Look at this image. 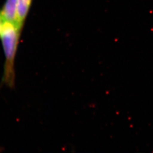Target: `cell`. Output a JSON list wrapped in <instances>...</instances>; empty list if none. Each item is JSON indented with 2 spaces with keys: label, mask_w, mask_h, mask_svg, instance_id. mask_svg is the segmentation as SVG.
<instances>
[{
  "label": "cell",
  "mask_w": 153,
  "mask_h": 153,
  "mask_svg": "<svg viewBox=\"0 0 153 153\" xmlns=\"http://www.w3.org/2000/svg\"><path fill=\"white\" fill-rule=\"evenodd\" d=\"M21 28L9 21H4L1 28L2 40L6 57L4 81L10 86L14 85V62Z\"/></svg>",
  "instance_id": "obj_1"
},
{
  "label": "cell",
  "mask_w": 153,
  "mask_h": 153,
  "mask_svg": "<svg viewBox=\"0 0 153 153\" xmlns=\"http://www.w3.org/2000/svg\"><path fill=\"white\" fill-rule=\"evenodd\" d=\"M32 0H18L17 7V23L22 27L30 9Z\"/></svg>",
  "instance_id": "obj_3"
},
{
  "label": "cell",
  "mask_w": 153,
  "mask_h": 153,
  "mask_svg": "<svg viewBox=\"0 0 153 153\" xmlns=\"http://www.w3.org/2000/svg\"><path fill=\"white\" fill-rule=\"evenodd\" d=\"M4 19H3V18L1 14V13H0V35H1V25H2V22H4Z\"/></svg>",
  "instance_id": "obj_4"
},
{
  "label": "cell",
  "mask_w": 153,
  "mask_h": 153,
  "mask_svg": "<svg viewBox=\"0 0 153 153\" xmlns=\"http://www.w3.org/2000/svg\"><path fill=\"white\" fill-rule=\"evenodd\" d=\"M18 2V0H6L0 13L4 21L13 23L20 27L17 23Z\"/></svg>",
  "instance_id": "obj_2"
}]
</instances>
